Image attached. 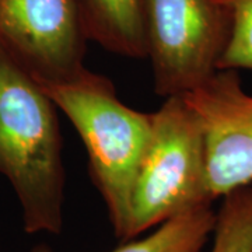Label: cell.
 Wrapping results in <instances>:
<instances>
[{"mask_svg":"<svg viewBox=\"0 0 252 252\" xmlns=\"http://www.w3.org/2000/svg\"><path fill=\"white\" fill-rule=\"evenodd\" d=\"M56 109L0 48V175L17 196L28 234L63 230L66 171Z\"/></svg>","mask_w":252,"mask_h":252,"instance_id":"1","label":"cell"},{"mask_svg":"<svg viewBox=\"0 0 252 252\" xmlns=\"http://www.w3.org/2000/svg\"><path fill=\"white\" fill-rule=\"evenodd\" d=\"M154 91L182 95L217 70L228 17L215 0H142Z\"/></svg>","mask_w":252,"mask_h":252,"instance_id":"4","label":"cell"},{"mask_svg":"<svg viewBox=\"0 0 252 252\" xmlns=\"http://www.w3.org/2000/svg\"><path fill=\"white\" fill-rule=\"evenodd\" d=\"M215 224L212 205L196 207L171 217L140 240H127L112 252H200L213 234ZM32 252L54 251L41 245Z\"/></svg>","mask_w":252,"mask_h":252,"instance_id":"8","label":"cell"},{"mask_svg":"<svg viewBox=\"0 0 252 252\" xmlns=\"http://www.w3.org/2000/svg\"><path fill=\"white\" fill-rule=\"evenodd\" d=\"M39 86L80 135L114 233L125 241L130 195L150 139L152 114L127 107L108 77L87 67L74 79Z\"/></svg>","mask_w":252,"mask_h":252,"instance_id":"2","label":"cell"},{"mask_svg":"<svg viewBox=\"0 0 252 252\" xmlns=\"http://www.w3.org/2000/svg\"><path fill=\"white\" fill-rule=\"evenodd\" d=\"M89 41L125 58H147L142 0H76Z\"/></svg>","mask_w":252,"mask_h":252,"instance_id":"7","label":"cell"},{"mask_svg":"<svg viewBox=\"0 0 252 252\" xmlns=\"http://www.w3.org/2000/svg\"><path fill=\"white\" fill-rule=\"evenodd\" d=\"M212 202L200 124L182 95L168 97L152 114L150 139L130 195L125 241Z\"/></svg>","mask_w":252,"mask_h":252,"instance_id":"3","label":"cell"},{"mask_svg":"<svg viewBox=\"0 0 252 252\" xmlns=\"http://www.w3.org/2000/svg\"><path fill=\"white\" fill-rule=\"evenodd\" d=\"M87 42L76 0H0V48L38 84L79 76Z\"/></svg>","mask_w":252,"mask_h":252,"instance_id":"5","label":"cell"},{"mask_svg":"<svg viewBox=\"0 0 252 252\" xmlns=\"http://www.w3.org/2000/svg\"><path fill=\"white\" fill-rule=\"evenodd\" d=\"M210 252H252V185L223 198Z\"/></svg>","mask_w":252,"mask_h":252,"instance_id":"9","label":"cell"},{"mask_svg":"<svg viewBox=\"0 0 252 252\" xmlns=\"http://www.w3.org/2000/svg\"><path fill=\"white\" fill-rule=\"evenodd\" d=\"M224 10L230 28L217 70H252V0H215Z\"/></svg>","mask_w":252,"mask_h":252,"instance_id":"10","label":"cell"},{"mask_svg":"<svg viewBox=\"0 0 252 252\" xmlns=\"http://www.w3.org/2000/svg\"><path fill=\"white\" fill-rule=\"evenodd\" d=\"M182 97L202 127L212 199L251 185L252 94L235 70H216Z\"/></svg>","mask_w":252,"mask_h":252,"instance_id":"6","label":"cell"}]
</instances>
